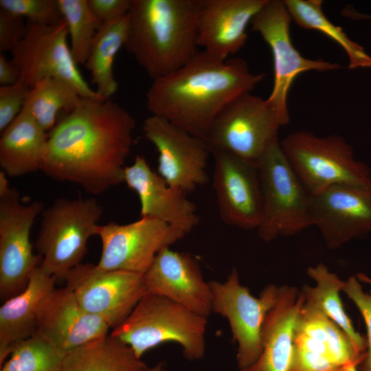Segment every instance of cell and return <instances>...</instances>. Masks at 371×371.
Wrapping results in <instances>:
<instances>
[{
	"label": "cell",
	"mask_w": 371,
	"mask_h": 371,
	"mask_svg": "<svg viewBox=\"0 0 371 371\" xmlns=\"http://www.w3.org/2000/svg\"><path fill=\"white\" fill-rule=\"evenodd\" d=\"M82 307L114 329L147 293L144 275L81 263L63 279Z\"/></svg>",
	"instance_id": "12"
},
{
	"label": "cell",
	"mask_w": 371,
	"mask_h": 371,
	"mask_svg": "<svg viewBox=\"0 0 371 371\" xmlns=\"http://www.w3.org/2000/svg\"><path fill=\"white\" fill-rule=\"evenodd\" d=\"M58 1L67 25L74 59L78 65H85L102 24L91 12L87 0Z\"/></svg>",
	"instance_id": "32"
},
{
	"label": "cell",
	"mask_w": 371,
	"mask_h": 371,
	"mask_svg": "<svg viewBox=\"0 0 371 371\" xmlns=\"http://www.w3.org/2000/svg\"><path fill=\"white\" fill-rule=\"evenodd\" d=\"M199 0H131L124 47L153 80L199 53Z\"/></svg>",
	"instance_id": "3"
},
{
	"label": "cell",
	"mask_w": 371,
	"mask_h": 371,
	"mask_svg": "<svg viewBox=\"0 0 371 371\" xmlns=\"http://www.w3.org/2000/svg\"><path fill=\"white\" fill-rule=\"evenodd\" d=\"M293 170L311 194L344 185L371 189V172L355 159L352 147L340 135L324 137L297 131L280 141Z\"/></svg>",
	"instance_id": "6"
},
{
	"label": "cell",
	"mask_w": 371,
	"mask_h": 371,
	"mask_svg": "<svg viewBox=\"0 0 371 371\" xmlns=\"http://www.w3.org/2000/svg\"><path fill=\"white\" fill-rule=\"evenodd\" d=\"M0 9L39 25H53L63 21L58 0H0Z\"/></svg>",
	"instance_id": "33"
},
{
	"label": "cell",
	"mask_w": 371,
	"mask_h": 371,
	"mask_svg": "<svg viewBox=\"0 0 371 371\" xmlns=\"http://www.w3.org/2000/svg\"><path fill=\"white\" fill-rule=\"evenodd\" d=\"M209 283L212 293V311L228 320L233 340L238 345V367L240 370L247 368L261 354L263 324L277 301L280 287L267 285L256 297L240 283L236 269H232L225 282Z\"/></svg>",
	"instance_id": "11"
},
{
	"label": "cell",
	"mask_w": 371,
	"mask_h": 371,
	"mask_svg": "<svg viewBox=\"0 0 371 371\" xmlns=\"http://www.w3.org/2000/svg\"><path fill=\"white\" fill-rule=\"evenodd\" d=\"M80 95L67 82L46 78L37 82L29 91L24 106L37 123L49 132L56 124L60 111L66 113L78 104Z\"/></svg>",
	"instance_id": "30"
},
{
	"label": "cell",
	"mask_w": 371,
	"mask_h": 371,
	"mask_svg": "<svg viewBox=\"0 0 371 371\" xmlns=\"http://www.w3.org/2000/svg\"><path fill=\"white\" fill-rule=\"evenodd\" d=\"M48 133L24 106L16 119L1 133L0 166L10 177L41 170Z\"/></svg>",
	"instance_id": "25"
},
{
	"label": "cell",
	"mask_w": 371,
	"mask_h": 371,
	"mask_svg": "<svg viewBox=\"0 0 371 371\" xmlns=\"http://www.w3.org/2000/svg\"><path fill=\"white\" fill-rule=\"evenodd\" d=\"M145 371H166L165 363L164 361H160L153 366H148Z\"/></svg>",
	"instance_id": "41"
},
{
	"label": "cell",
	"mask_w": 371,
	"mask_h": 371,
	"mask_svg": "<svg viewBox=\"0 0 371 371\" xmlns=\"http://www.w3.org/2000/svg\"><path fill=\"white\" fill-rule=\"evenodd\" d=\"M145 137L158 155V174L166 183L186 192L208 181L206 172L211 150L206 142L158 116L143 122Z\"/></svg>",
	"instance_id": "15"
},
{
	"label": "cell",
	"mask_w": 371,
	"mask_h": 371,
	"mask_svg": "<svg viewBox=\"0 0 371 371\" xmlns=\"http://www.w3.org/2000/svg\"><path fill=\"white\" fill-rule=\"evenodd\" d=\"M131 2V0H87L91 12L102 25L125 16Z\"/></svg>",
	"instance_id": "37"
},
{
	"label": "cell",
	"mask_w": 371,
	"mask_h": 371,
	"mask_svg": "<svg viewBox=\"0 0 371 371\" xmlns=\"http://www.w3.org/2000/svg\"><path fill=\"white\" fill-rule=\"evenodd\" d=\"M214 159L212 185L222 221L243 229L258 228L262 216V192L258 167L224 151Z\"/></svg>",
	"instance_id": "16"
},
{
	"label": "cell",
	"mask_w": 371,
	"mask_h": 371,
	"mask_svg": "<svg viewBox=\"0 0 371 371\" xmlns=\"http://www.w3.org/2000/svg\"><path fill=\"white\" fill-rule=\"evenodd\" d=\"M110 327L85 310L67 286L56 287L43 301L36 333L65 352L109 335Z\"/></svg>",
	"instance_id": "19"
},
{
	"label": "cell",
	"mask_w": 371,
	"mask_h": 371,
	"mask_svg": "<svg viewBox=\"0 0 371 371\" xmlns=\"http://www.w3.org/2000/svg\"><path fill=\"white\" fill-rule=\"evenodd\" d=\"M66 353L36 333L14 346L0 371H63Z\"/></svg>",
	"instance_id": "31"
},
{
	"label": "cell",
	"mask_w": 371,
	"mask_h": 371,
	"mask_svg": "<svg viewBox=\"0 0 371 371\" xmlns=\"http://www.w3.org/2000/svg\"><path fill=\"white\" fill-rule=\"evenodd\" d=\"M337 371H346V370L345 369V367H344V368H341L337 370Z\"/></svg>",
	"instance_id": "44"
},
{
	"label": "cell",
	"mask_w": 371,
	"mask_h": 371,
	"mask_svg": "<svg viewBox=\"0 0 371 371\" xmlns=\"http://www.w3.org/2000/svg\"><path fill=\"white\" fill-rule=\"evenodd\" d=\"M128 31V14L117 20L102 24L95 34L85 64L90 72L95 91L103 100L111 99L117 90L114 76L115 56L124 47Z\"/></svg>",
	"instance_id": "28"
},
{
	"label": "cell",
	"mask_w": 371,
	"mask_h": 371,
	"mask_svg": "<svg viewBox=\"0 0 371 371\" xmlns=\"http://www.w3.org/2000/svg\"><path fill=\"white\" fill-rule=\"evenodd\" d=\"M20 79V74L11 60H8L3 53H0V85H10Z\"/></svg>",
	"instance_id": "38"
},
{
	"label": "cell",
	"mask_w": 371,
	"mask_h": 371,
	"mask_svg": "<svg viewBox=\"0 0 371 371\" xmlns=\"http://www.w3.org/2000/svg\"><path fill=\"white\" fill-rule=\"evenodd\" d=\"M27 23L20 16L0 9V52H12L24 38Z\"/></svg>",
	"instance_id": "36"
},
{
	"label": "cell",
	"mask_w": 371,
	"mask_h": 371,
	"mask_svg": "<svg viewBox=\"0 0 371 371\" xmlns=\"http://www.w3.org/2000/svg\"><path fill=\"white\" fill-rule=\"evenodd\" d=\"M43 211L41 201L25 204L12 189L0 199V297L4 302L23 291L41 262L30 243L36 217Z\"/></svg>",
	"instance_id": "13"
},
{
	"label": "cell",
	"mask_w": 371,
	"mask_h": 371,
	"mask_svg": "<svg viewBox=\"0 0 371 371\" xmlns=\"http://www.w3.org/2000/svg\"><path fill=\"white\" fill-rule=\"evenodd\" d=\"M267 1L199 0V47L221 60L229 58L245 45L247 26Z\"/></svg>",
	"instance_id": "21"
},
{
	"label": "cell",
	"mask_w": 371,
	"mask_h": 371,
	"mask_svg": "<svg viewBox=\"0 0 371 371\" xmlns=\"http://www.w3.org/2000/svg\"><path fill=\"white\" fill-rule=\"evenodd\" d=\"M304 302L302 291L293 286L280 287L263 324L261 354L254 363L240 371L291 370L295 330Z\"/></svg>",
	"instance_id": "22"
},
{
	"label": "cell",
	"mask_w": 371,
	"mask_h": 371,
	"mask_svg": "<svg viewBox=\"0 0 371 371\" xmlns=\"http://www.w3.org/2000/svg\"><path fill=\"white\" fill-rule=\"evenodd\" d=\"M186 233L159 220L143 218L127 224L99 225L102 249L97 265L105 270L145 274L157 254Z\"/></svg>",
	"instance_id": "14"
},
{
	"label": "cell",
	"mask_w": 371,
	"mask_h": 371,
	"mask_svg": "<svg viewBox=\"0 0 371 371\" xmlns=\"http://www.w3.org/2000/svg\"><path fill=\"white\" fill-rule=\"evenodd\" d=\"M102 214V205L94 198H60L43 210L35 242L40 266L57 279H64L82 263Z\"/></svg>",
	"instance_id": "5"
},
{
	"label": "cell",
	"mask_w": 371,
	"mask_h": 371,
	"mask_svg": "<svg viewBox=\"0 0 371 371\" xmlns=\"http://www.w3.org/2000/svg\"><path fill=\"white\" fill-rule=\"evenodd\" d=\"M357 366L356 363H350L345 366V369L346 371H358Z\"/></svg>",
	"instance_id": "43"
},
{
	"label": "cell",
	"mask_w": 371,
	"mask_h": 371,
	"mask_svg": "<svg viewBox=\"0 0 371 371\" xmlns=\"http://www.w3.org/2000/svg\"><path fill=\"white\" fill-rule=\"evenodd\" d=\"M280 126L276 111L267 100L247 93L220 112L205 141L211 153L227 152L257 166L270 145L278 139Z\"/></svg>",
	"instance_id": "8"
},
{
	"label": "cell",
	"mask_w": 371,
	"mask_h": 371,
	"mask_svg": "<svg viewBox=\"0 0 371 371\" xmlns=\"http://www.w3.org/2000/svg\"><path fill=\"white\" fill-rule=\"evenodd\" d=\"M30 89L21 79L13 85L0 86L1 133L21 112Z\"/></svg>",
	"instance_id": "35"
},
{
	"label": "cell",
	"mask_w": 371,
	"mask_h": 371,
	"mask_svg": "<svg viewBox=\"0 0 371 371\" xmlns=\"http://www.w3.org/2000/svg\"><path fill=\"white\" fill-rule=\"evenodd\" d=\"M257 167L262 192L260 238L269 242L312 226L311 193L289 164L279 139L270 145Z\"/></svg>",
	"instance_id": "7"
},
{
	"label": "cell",
	"mask_w": 371,
	"mask_h": 371,
	"mask_svg": "<svg viewBox=\"0 0 371 371\" xmlns=\"http://www.w3.org/2000/svg\"><path fill=\"white\" fill-rule=\"evenodd\" d=\"M123 182L138 196L140 217L159 220L186 234L199 224L196 207L188 193L168 186L143 156H136L132 164L126 166Z\"/></svg>",
	"instance_id": "20"
},
{
	"label": "cell",
	"mask_w": 371,
	"mask_h": 371,
	"mask_svg": "<svg viewBox=\"0 0 371 371\" xmlns=\"http://www.w3.org/2000/svg\"><path fill=\"white\" fill-rule=\"evenodd\" d=\"M56 280L39 265L31 273L25 289L1 306L0 366L18 343L36 333L40 306L55 288Z\"/></svg>",
	"instance_id": "23"
},
{
	"label": "cell",
	"mask_w": 371,
	"mask_h": 371,
	"mask_svg": "<svg viewBox=\"0 0 371 371\" xmlns=\"http://www.w3.org/2000/svg\"><path fill=\"white\" fill-rule=\"evenodd\" d=\"M207 317L164 296L147 293L128 317L110 333L137 357L165 342L179 344L190 360L203 357Z\"/></svg>",
	"instance_id": "4"
},
{
	"label": "cell",
	"mask_w": 371,
	"mask_h": 371,
	"mask_svg": "<svg viewBox=\"0 0 371 371\" xmlns=\"http://www.w3.org/2000/svg\"><path fill=\"white\" fill-rule=\"evenodd\" d=\"M312 226L336 249L371 232V189L337 185L311 194Z\"/></svg>",
	"instance_id": "17"
},
{
	"label": "cell",
	"mask_w": 371,
	"mask_h": 371,
	"mask_svg": "<svg viewBox=\"0 0 371 371\" xmlns=\"http://www.w3.org/2000/svg\"><path fill=\"white\" fill-rule=\"evenodd\" d=\"M148 293L157 294L207 317L212 293L198 262L188 254L162 249L144 274Z\"/></svg>",
	"instance_id": "18"
},
{
	"label": "cell",
	"mask_w": 371,
	"mask_h": 371,
	"mask_svg": "<svg viewBox=\"0 0 371 371\" xmlns=\"http://www.w3.org/2000/svg\"><path fill=\"white\" fill-rule=\"evenodd\" d=\"M307 274L315 282V285L304 286L302 293L305 302L338 325L350 338L357 352L363 357L367 348L366 339L355 330L340 298L339 292L344 281L322 263L308 267Z\"/></svg>",
	"instance_id": "27"
},
{
	"label": "cell",
	"mask_w": 371,
	"mask_h": 371,
	"mask_svg": "<svg viewBox=\"0 0 371 371\" xmlns=\"http://www.w3.org/2000/svg\"><path fill=\"white\" fill-rule=\"evenodd\" d=\"M292 19L284 1L267 0L252 19L250 25L269 46L273 61V85L267 99L276 111L281 126L290 120L288 93L297 76L308 71L337 70L341 65L323 59L302 56L290 36Z\"/></svg>",
	"instance_id": "9"
},
{
	"label": "cell",
	"mask_w": 371,
	"mask_h": 371,
	"mask_svg": "<svg viewBox=\"0 0 371 371\" xmlns=\"http://www.w3.org/2000/svg\"><path fill=\"white\" fill-rule=\"evenodd\" d=\"M341 14L353 20L371 19V14L359 13L351 7H346L343 9Z\"/></svg>",
	"instance_id": "39"
},
{
	"label": "cell",
	"mask_w": 371,
	"mask_h": 371,
	"mask_svg": "<svg viewBox=\"0 0 371 371\" xmlns=\"http://www.w3.org/2000/svg\"><path fill=\"white\" fill-rule=\"evenodd\" d=\"M8 175L1 170L0 172V199L8 195L12 188L10 187Z\"/></svg>",
	"instance_id": "40"
},
{
	"label": "cell",
	"mask_w": 371,
	"mask_h": 371,
	"mask_svg": "<svg viewBox=\"0 0 371 371\" xmlns=\"http://www.w3.org/2000/svg\"><path fill=\"white\" fill-rule=\"evenodd\" d=\"M68 38L64 20L53 25L27 21L24 38L11 52L20 79L31 89L42 80L56 78L71 85L82 97L102 99L81 75Z\"/></svg>",
	"instance_id": "10"
},
{
	"label": "cell",
	"mask_w": 371,
	"mask_h": 371,
	"mask_svg": "<svg viewBox=\"0 0 371 371\" xmlns=\"http://www.w3.org/2000/svg\"><path fill=\"white\" fill-rule=\"evenodd\" d=\"M357 278L365 283L369 284L371 286V278L368 277L363 273H359L357 275Z\"/></svg>",
	"instance_id": "42"
},
{
	"label": "cell",
	"mask_w": 371,
	"mask_h": 371,
	"mask_svg": "<svg viewBox=\"0 0 371 371\" xmlns=\"http://www.w3.org/2000/svg\"><path fill=\"white\" fill-rule=\"evenodd\" d=\"M148 367L128 344L109 334L67 352L63 371H145Z\"/></svg>",
	"instance_id": "26"
},
{
	"label": "cell",
	"mask_w": 371,
	"mask_h": 371,
	"mask_svg": "<svg viewBox=\"0 0 371 371\" xmlns=\"http://www.w3.org/2000/svg\"><path fill=\"white\" fill-rule=\"evenodd\" d=\"M242 58L221 60L205 51L174 72L153 80L146 96L151 115L205 140L220 112L265 78Z\"/></svg>",
	"instance_id": "2"
},
{
	"label": "cell",
	"mask_w": 371,
	"mask_h": 371,
	"mask_svg": "<svg viewBox=\"0 0 371 371\" xmlns=\"http://www.w3.org/2000/svg\"><path fill=\"white\" fill-rule=\"evenodd\" d=\"M292 20L300 27L319 31L339 44L346 53L349 69L371 68V56L363 47L352 41L341 27L333 23L324 14L322 0H284Z\"/></svg>",
	"instance_id": "29"
},
{
	"label": "cell",
	"mask_w": 371,
	"mask_h": 371,
	"mask_svg": "<svg viewBox=\"0 0 371 371\" xmlns=\"http://www.w3.org/2000/svg\"><path fill=\"white\" fill-rule=\"evenodd\" d=\"M342 291L353 301L363 317L367 330V348L359 364L361 371H371V291L365 293L359 280L354 276L344 281Z\"/></svg>",
	"instance_id": "34"
},
{
	"label": "cell",
	"mask_w": 371,
	"mask_h": 371,
	"mask_svg": "<svg viewBox=\"0 0 371 371\" xmlns=\"http://www.w3.org/2000/svg\"><path fill=\"white\" fill-rule=\"evenodd\" d=\"M293 346L324 358L337 368L363 359L344 330L304 300L295 330Z\"/></svg>",
	"instance_id": "24"
},
{
	"label": "cell",
	"mask_w": 371,
	"mask_h": 371,
	"mask_svg": "<svg viewBox=\"0 0 371 371\" xmlns=\"http://www.w3.org/2000/svg\"><path fill=\"white\" fill-rule=\"evenodd\" d=\"M135 126V117L111 99L81 96L48 133L41 170L101 194L123 182Z\"/></svg>",
	"instance_id": "1"
}]
</instances>
